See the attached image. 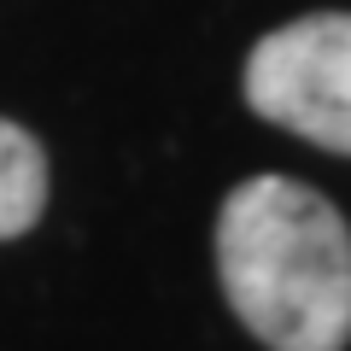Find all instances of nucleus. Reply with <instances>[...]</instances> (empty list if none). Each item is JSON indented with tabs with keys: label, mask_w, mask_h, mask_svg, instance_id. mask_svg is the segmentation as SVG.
Instances as JSON below:
<instances>
[{
	"label": "nucleus",
	"mask_w": 351,
	"mask_h": 351,
	"mask_svg": "<svg viewBox=\"0 0 351 351\" xmlns=\"http://www.w3.org/2000/svg\"><path fill=\"white\" fill-rule=\"evenodd\" d=\"M217 276L269 351L351 346V228L293 176H252L223 199Z\"/></svg>",
	"instance_id": "1"
},
{
	"label": "nucleus",
	"mask_w": 351,
	"mask_h": 351,
	"mask_svg": "<svg viewBox=\"0 0 351 351\" xmlns=\"http://www.w3.org/2000/svg\"><path fill=\"white\" fill-rule=\"evenodd\" d=\"M246 106L351 158V12H311L269 29L246 59Z\"/></svg>",
	"instance_id": "2"
},
{
	"label": "nucleus",
	"mask_w": 351,
	"mask_h": 351,
	"mask_svg": "<svg viewBox=\"0 0 351 351\" xmlns=\"http://www.w3.org/2000/svg\"><path fill=\"white\" fill-rule=\"evenodd\" d=\"M47 205V152L29 129L0 117V240H18L41 223Z\"/></svg>",
	"instance_id": "3"
}]
</instances>
